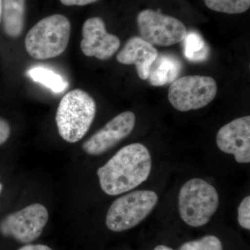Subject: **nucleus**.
Listing matches in <instances>:
<instances>
[{"label": "nucleus", "mask_w": 250, "mask_h": 250, "mask_svg": "<svg viewBox=\"0 0 250 250\" xmlns=\"http://www.w3.org/2000/svg\"><path fill=\"white\" fill-rule=\"evenodd\" d=\"M154 250H173L169 247L166 246H158L154 248Z\"/></svg>", "instance_id": "nucleus-23"}, {"label": "nucleus", "mask_w": 250, "mask_h": 250, "mask_svg": "<svg viewBox=\"0 0 250 250\" xmlns=\"http://www.w3.org/2000/svg\"><path fill=\"white\" fill-rule=\"evenodd\" d=\"M219 149L234 156L239 164L250 162V117H241L219 130L216 136Z\"/></svg>", "instance_id": "nucleus-11"}, {"label": "nucleus", "mask_w": 250, "mask_h": 250, "mask_svg": "<svg viewBox=\"0 0 250 250\" xmlns=\"http://www.w3.org/2000/svg\"><path fill=\"white\" fill-rule=\"evenodd\" d=\"M206 6L216 12L239 14L250 9V0H204Z\"/></svg>", "instance_id": "nucleus-17"}, {"label": "nucleus", "mask_w": 250, "mask_h": 250, "mask_svg": "<svg viewBox=\"0 0 250 250\" xmlns=\"http://www.w3.org/2000/svg\"><path fill=\"white\" fill-rule=\"evenodd\" d=\"M151 170L152 158L147 148L141 143H132L120 149L97 174L102 190L116 196L146 182Z\"/></svg>", "instance_id": "nucleus-1"}, {"label": "nucleus", "mask_w": 250, "mask_h": 250, "mask_svg": "<svg viewBox=\"0 0 250 250\" xmlns=\"http://www.w3.org/2000/svg\"><path fill=\"white\" fill-rule=\"evenodd\" d=\"M182 69V62L177 57L170 54H159L149 70V83L154 86L172 83L179 77Z\"/></svg>", "instance_id": "nucleus-13"}, {"label": "nucleus", "mask_w": 250, "mask_h": 250, "mask_svg": "<svg viewBox=\"0 0 250 250\" xmlns=\"http://www.w3.org/2000/svg\"><path fill=\"white\" fill-rule=\"evenodd\" d=\"M3 186L2 184L0 183V193H1V191H2Z\"/></svg>", "instance_id": "nucleus-25"}, {"label": "nucleus", "mask_w": 250, "mask_h": 250, "mask_svg": "<svg viewBox=\"0 0 250 250\" xmlns=\"http://www.w3.org/2000/svg\"><path fill=\"white\" fill-rule=\"evenodd\" d=\"M184 41V54L190 62H200L208 57V46L200 34L194 31L187 33Z\"/></svg>", "instance_id": "nucleus-16"}, {"label": "nucleus", "mask_w": 250, "mask_h": 250, "mask_svg": "<svg viewBox=\"0 0 250 250\" xmlns=\"http://www.w3.org/2000/svg\"><path fill=\"white\" fill-rule=\"evenodd\" d=\"M136 125L133 112L125 111L108 122L101 129L83 143L82 148L91 156L101 155L131 134Z\"/></svg>", "instance_id": "nucleus-9"}, {"label": "nucleus", "mask_w": 250, "mask_h": 250, "mask_svg": "<svg viewBox=\"0 0 250 250\" xmlns=\"http://www.w3.org/2000/svg\"><path fill=\"white\" fill-rule=\"evenodd\" d=\"M82 36L81 49L86 57L108 60L121 46L119 38L108 33L104 22L99 17L90 18L85 21Z\"/></svg>", "instance_id": "nucleus-10"}, {"label": "nucleus", "mask_w": 250, "mask_h": 250, "mask_svg": "<svg viewBox=\"0 0 250 250\" xmlns=\"http://www.w3.org/2000/svg\"><path fill=\"white\" fill-rule=\"evenodd\" d=\"M11 134V127L7 121L0 118V146L9 139Z\"/></svg>", "instance_id": "nucleus-20"}, {"label": "nucleus", "mask_w": 250, "mask_h": 250, "mask_svg": "<svg viewBox=\"0 0 250 250\" xmlns=\"http://www.w3.org/2000/svg\"><path fill=\"white\" fill-rule=\"evenodd\" d=\"M218 91L212 77L190 75L177 79L170 85L168 100L177 111L200 109L211 103Z\"/></svg>", "instance_id": "nucleus-6"}, {"label": "nucleus", "mask_w": 250, "mask_h": 250, "mask_svg": "<svg viewBox=\"0 0 250 250\" xmlns=\"http://www.w3.org/2000/svg\"><path fill=\"white\" fill-rule=\"evenodd\" d=\"M28 75L34 82L42 83L54 93H62L69 85L60 75L46 67H32L28 71Z\"/></svg>", "instance_id": "nucleus-15"}, {"label": "nucleus", "mask_w": 250, "mask_h": 250, "mask_svg": "<svg viewBox=\"0 0 250 250\" xmlns=\"http://www.w3.org/2000/svg\"><path fill=\"white\" fill-rule=\"evenodd\" d=\"M96 103L86 92L72 90L65 94L57 108L56 123L64 141L78 142L86 134L96 114Z\"/></svg>", "instance_id": "nucleus-2"}, {"label": "nucleus", "mask_w": 250, "mask_h": 250, "mask_svg": "<svg viewBox=\"0 0 250 250\" xmlns=\"http://www.w3.org/2000/svg\"><path fill=\"white\" fill-rule=\"evenodd\" d=\"M159 197L152 190H136L113 202L107 212L106 225L115 232L134 228L152 211Z\"/></svg>", "instance_id": "nucleus-5"}, {"label": "nucleus", "mask_w": 250, "mask_h": 250, "mask_svg": "<svg viewBox=\"0 0 250 250\" xmlns=\"http://www.w3.org/2000/svg\"><path fill=\"white\" fill-rule=\"evenodd\" d=\"M137 24L141 38L153 46L175 45L184 41L188 33L182 21L151 9L139 13Z\"/></svg>", "instance_id": "nucleus-7"}, {"label": "nucleus", "mask_w": 250, "mask_h": 250, "mask_svg": "<svg viewBox=\"0 0 250 250\" xmlns=\"http://www.w3.org/2000/svg\"><path fill=\"white\" fill-rule=\"evenodd\" d=\"M238 223L242 228L250 229V196L242 200L238 208Z\"/></svg>", "instance_id": "nucleus-19"}, {"label": "nucleus", "mask_w": 250, "mask_h": 250, "mask_svg": "<svg viewBox=\"0 0 250 250\" xmlns=\"http://www.w3.org/2000/svg\"><path fill=\"white\" fill-rule=\"evenodd\" d=\"M179 250H223L221 241L216 236H204L200 239L187 242Z\"/></svg>", "instance_id": "nucleus-18"}, {"label": "nucleus", "mask_w": 250, "mask_h": 250, "mask_svg": "<svg viewBox=\"0 0 250 250\" xmlns=\"http://www.w3.org/2000/svg\"><path fill=\"white\" fill-rule=\"evenodd\" d=\"M157 49L141 37L134 36L126 41L117 60L125 65H136L138 75L143 80H147L151 66L157 58Z\"/></svg>", "instance_id": "nucleus-12"}, {"label": "nucleus", "mask_w": 250, "mask_h": 250, "mask_svg": "<svg viewBox=\"0 0 250 250\" xmlns=\"http://www.w3.org/2000/svg\"><path fill=\"white\" fill-rule=\"evenodd\" d=\"M48 219L47 208L41 204H34L6 215L0 223V233L27 244L40 237Z\"/></svg>", "instance_id": "nucleus-8"}, {"label": "nucleus", "mask_w": 250, "mask_h": 250, "mask_svg": "<svg viewBox=\"0 0 250 250\" xmlns=\"http://www.w3.org/2000/svg\"><path fill=\"white\" fill-rule=\"evenodd\" d=\"M65 6H85L95 2L98 0H60Z\"/></svg>", "instance_id": "nucleus-21"}, {"label": "nucleus", "mask_w": 250, "mask_h": 250, "mask_svg": "<svg viewBox=\"0 0 250 250\" xmlns=\"http://www.w3.org/2000/svg\"><path fill=\"white\" fill-rule=\"evenodd\" d=\"M1 5L5 33L9 37L17 38L24 29L25 0H1Z\"/></svg>", "instance_id": "nucleus-14"}, {"label": "nucleus", "mask_w": 250, "mask_h": 250, "mask_svg": "<svg viewBox=\"0 0 250 250\" xmlns=\"http://www.w3.org/2000/svg\"><path fill=\"white\" fill-rule=\"evenodd\" d=\"M71 24L65 16L54 14L36 23L26 36L28 54L38 60L54 58L63 53L68 45Z\"/></svg>", "instance_id": "nucleus-3"}, {"label": "nucleus", "mask_w": 250, "mask_h": 250, "mask_svg": "<svg viewBox=\"0 0 250 250\" xmlns=\"http://www.w3.org/2000/svg\"><path fill=\"white\" fill-rule=\"evenodd\" d=\"M219 207L216 189L204 179L193 178L181 188L179 211L184 223L194 228L209 222Z\"/></svg>", "instance_id": "nucleus-4"}, {"label": "nucleus", "mask_w": 250, "mask_h": 250, "mask_svg": "<svg viewBox=\"0 0 250 250\" xmlns=\"http://www.w3.org/2000/svg\"><path fill=\"white\" fill-rule=\"evenodd\" d=\"M1 9H2V5H1V0H0V21L1 18Z\"/></svg>", "instance_id": "nucleus-24"}, {"label": "nucleus", "mask_w": 250, "mask_h": 250, "mask_svg": "<svg viewBox=\"0 0 250 250\" xmlns=\"http://www.w3.org/2000/svg\"><path fill=\"white\" fill-rule=\"evenodd\" d=\"M18 250H52L49 247L45 245H27L20 248Z\"/></svg>", "instance_id": "nucleus-22"}]
</instances>
